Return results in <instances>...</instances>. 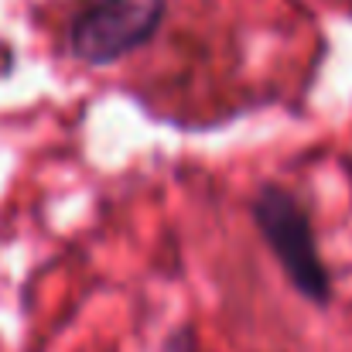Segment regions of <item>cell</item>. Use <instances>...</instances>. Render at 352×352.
Returning a JSON list of instances; mask_svg holds the SVG:
<instances>
[{"label":"cell","mask_w":352,"mask_h":352,"mask_svg":"<svg viewBox=\"0 0 352 352\" xmlns=\"http://www.w3.org/2000/svg\"><path fill=\"white\" fill-rule=\"evenodd\" d=\"M250 212H253V223H256V230L263 236V243L270 246V253L284 267L291 287L305 301L325 308L332 301V274L322 263L318 239H315V226H311L308 209L287 188L263 185L253 195Z\"/></svg>","instance_id":"obj_1"},{"label":"cell","mask_w":352,"mask_h":352,"mask_svg":"<svg viewBox=\"0 0 352 352\" xmlns=\"http://www.w3.org/2000/svg\"><path fill=\"white\" fill-rule=\"evenodd\" d=\"M168 14V0H86L69 24V55L82 65H113L147 45Z\"/></svg>","instance_id":"obj_2"},{"label":"cell","mask_w":352,"mask_h":352,"mask_svg":"<svg viewBox=\"0 0 352 352\" xmlns=\"http://www.w3.org/2000/svg\"><path fill=\"white\" fill-rule=\"evenodd\" d=\"M161 352H199L195 332H192V329H175V332H171V336L164 339Z\"/></svg>","instance_id":"obj_3"}]
</instances>
